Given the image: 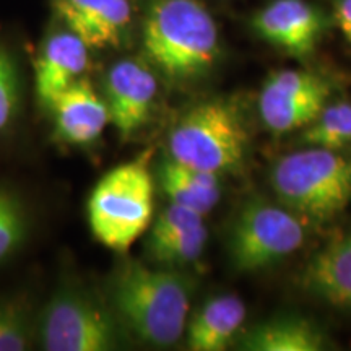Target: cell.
Wrapping results in <instances>:
<instances>
[{"label": "cell", "mask_w": 351, "mask_h": 351, "mask_svg": "<svg viewBox=\"0 0 351 351\" xmlns=\"http://www.w3.org/2000/svg\"><path fill=\"white\" fill-rule=\"evenodd\" d=\"M158 181L173 204L194 210L202 217L212 212L221 195L217 174L191 168L169 156L161 161Z\"/></svg>", "instance_id": "9a60e30c"}, {"label": "cell", "mask_w": 351, "mask_h": 351, "mask_svg": "<svg viewBox=\"0 0 351 351\" xmlns=\"http://www.w3.org/2000/svg\"><path fill=\"white\" fill-rule=\"evenodd\" d=\"M261 36L295 57L311 56L324 32V19L306 0H274L254 16Z\"/></svg>", "instance_id": "8fae6325"}, {"label": "cell", "mask_w": 351, "mask_h": 351, "mask_svg": "<svg viewBox=\"0 0 351 351\" xmlns=\"http://www.w3.org/2000/svg\"><path fill=\"white\" fill-rule=\"evenodd\" d=\"M207 228L204 223L197 225L191 230L173 236V238L163 241V243L148 247V254L153 261L168 267H181L194 263L200 258L204 252L205 243H207Z\"/></svg>", "instance_id": "44dd1931"}, {"label": "cell", "mask_w": 351, "mask_h": 351, "mask_svg": "<svg viewBox=\"0 0 351 351\" xmlns=\"http://www.w3.org/2000/svg\"><path fill=\"white\" fill-rule=\"evenodd\" d=\"M142 41L148 62L174 82L205 75L219 54L218 26L200 0H155Z\"/></svg>", "instance_id": "7a4b0ae2"}, {"label": "cell", "mask_w": 351, "mask_h": 351, "mask_svg": "<svg viewBox=\"0 0 351 351\" xmlns=\"http://www.w3.org/2000/svg\"><path fill=\"white\" fill-rule=\"evenodd\" d=\"M330 86L307 70L285 69L270 73L258 96V111L271 132L285 134L309 125L326 108Z\"/></svg>", "instance_id": "ba28073f"}, {"label": "cell", "mask_w": 351, "mask_h": 351, "mask_svg": "<svg viewBox=\"0 0 351 351\" xmlns=\"http://www.w3.org/2000/svg\"><path fill=\"white\" fill-rule=\"evenodd\" d=\"M90 65V47L72 33L62 29L46 39L34 65V88L39 103L51 109L70 85L78 82Z\"/></svg>", "instance_id": "7c38bea8"}, {"label": "cell", "mask_w": 351, "mask_h": 351, "mask_svg": "<svg viewBox=\"0 0 351 351\" xmlns=\"http://www.w3.org/2000/svg\"><path fill=\"white\" fill-rule=\"evenodd\" d=\"M156 95V77L147 62L122 59L109 67L104 78V101L111 124L122 138H130L148 124Z\"/></svg>", "instance_id": "9c48e42d"}, {"label": "cell", "mask_w": 351, "mask_h": 351, "mask_svg": "<svg viewBox=\"0 0 351 351\" xmlns=\"http://www.w3.org/2000/svg\"><path fill=\"white\" fill-rule=\"evenodd\" d=\"M304 280L315 295L351 307V234L324 249L309 263Z\"/></svg>", "instance_id": "e0dca14e"}, {"label": "cell", "mask_w": 351, "mask_h": 351, "mask_svg": "<svg viewBox=\"0 0 351 351\" xmlns=\"http://www.w3.org/2000/svg\"><path fill=\"white\" fill-rule=\"evenodd\" d=\"M155 182L148 158L140 156L99 179L88 199V221L101 244L125 254L153 221Z\"/></svg>", "instance_id": "277c9868"}, {"label": "cell", "mask_w": 351, "mask_h": 351, "mask_svg": "<svg viewBox=\"0 0 351 351\" xmlns=\"http://www.w3.org/2000/svg\"><path fill=\"white\" fill-rule=\"evenodd\" d=\"M271 186L285 207L307 221L324 223L351 202V156L309 147L280 158Z\"/></svg>", "instance_id": "3957f363"}, {"label": "cell", "mask_w": 351, "mask_h": 351, "mask_svg": "<svg viewBox=\"0 0 351 351\" xmlns=\"http://www.w3.org/2000/svg\"><path fill=\"white\" fill-rule=\"evenodd\" d=\"M57 16L90 49H119L134 23L130 0H54Z\"/></svg>", "instance_id": "30bf717a"}, {"label": "cell", "mask_w": 351, "mask_h": 351, "mask_svg": "<svg viewBox=\"0 0 351 351\" xmlns=\"http://www.w3.org/2000/svg\"><path fill=\"white\" fill-rule=\"evenodd\" d=\"M245 320L244 302L234 295H219L205 301L186 327L187 348L223 351Z\"/></svg>", "instance_id": "5bb4252c"}, {"label": "cell", "mask_w": 351, "mask_h": 351, "mask_svg": "<svg viewBox=\"0 0 351 351\" xmlns=\"http://www.w3.org/2000/svg\"><path fill=\"white\" fill-rule=\"evenodd\" d=\"M304 129L301 140L309 147L327 150L351 147V103L326 106Z\"/></svg>", "instance_id": "ac0fdd59"}, {"label": "cell", "mask_w": 351, "mask_h": 351, "mask_svg": "<svg viewBox=\"0 0 351 351\" xmlns=\"http://www.w3.org/2000/svg\"><path fill=\"white\" fill-rule=\"evenodd\" d=\"M32 313L19 298L0 300V351H23L32 345Z\"/></svg>", "instance_id": "ffe728a7"}, {"label": "cell", "mask_w": 351, "mask_h": 351, "mask_svg": "<svg viewBox=\"0 0 351 351\" xmlns=\"http://www.w3.org/2000/svg\"><path fill=\"white\" fill-rule=\"evenodd\" d=\"M333 16H335L341 34L351 46V0H335Z\"/></svg>", "instance_id": "cb8c5ba5"}, {"label": "cell", "mask_w": 351, "mask_h": 351, "mask_svg": "<svg viewBox=\"0 0 351 351\" xmlns=\"http://www.w3.org/2000/svg\"><path fill=\"white\" fill-rule=\"evenodd\" d=\"M21 78L13 56L0 46V134L5 132L20 112Z\"/></svg>", "instance_id": "7402d4cb"}, {"label": "cell", "mask_w": 351, "mask_h": 351, "mask_svg": "<svg viewBox=\"0 0 351 351\" xmlns=\"http://www.w3.org/2000/svg\"><path fill=\"white\" fill-rule=\"evenodd\" d=\"M245 148L247 130L239 109L225 99L192 106L176 122L168 138L169 158L217 176L238 171Z\"/></svg>", "instance_id": "5b68a950"}, {"label": "cell", "mask_w": 351, "mask_h": 351, "mask_svg": "<svg viewBox=\"0 0 351 351\" xmlns=\"http://www.w3.org/2000/svg\"><path fill=\"white\" fill-rule=\"evenodd\" d=\"M51 111L57 137L78 147L95 143L111 124L106 101L85 78L70 85L54 101Z\"/></svg>", "instance_id": "4fadbf2b"}, {"label": "cell", "mask_w": 351, "mask_h": 351, "mask_svg": "<svg viewBox=\"0 0 351 351\" xmlns=\"http://www.w3.org/2000/svg\"><path fill=\"white\" fill-rule=\"evenodd\" d=\"M302 218L263 199L241 208L230 236V257L239 271L262 270L291 256L304 243Z\"/></svg>", "instance_id": "52a82bcc"}, {"label": "cell", "mask_w": 351, "mask_h": 351, "mask_svg": "<svg viewBox=\"0 0 351 351\" xmlns=\"http://www.w3.org/2000/svg\"><path fill=\"white\" fill-rule=\"evenodd\" d=\"M241 348L249 351H319L324 337L309 320L285 315L252 327L241 340Z\"/></svg>", "instance_id": "2e32d148"}, {"label": "cell", "mask_w": 351, "mask_h": 351, "mask_svg": "<svg viewBox=\"0 0 351 351\" xmlns=\"http://www.w3.org/2000/svg\"><path fill=\"white\" fill-rule=\"evenodd\" d=\"M119 330L108 300L77 285H62L39 314V343L46 351L114 350Z\"/></svg>", "instance_id": "8992f818"}, {"label": "cell", "mask_w": 351, "mask_h": 351, "mask_svg": "<svg viewBox=\"0 0 351 351\" xmlns=\"http://www.w3.org/2000/svg\"><path fill=\"white\" fill-rule=\"evenodd\" d=\"M108 304L122 330L150 346H171L186 333L191 285L168 269L121 263L108 282Z\"/></svg>", "instance_id": "6da1fadb"}, {"label": "cell", "mask_w": 351, "mask_h": 351, "mask_svg": "<svg viewBox=\"0 0 351 351\" xmlns=\"http://www.w3.org/2000/svg\"><path fill=\"white\" fill-rule=\"evenodd\" d=\"M29 234V213L19 194L0 186V263L23 247Z\"/></svg>", "instance_id": "d6986e66"}, {"label": "cell", "mask_w": 351, "mask_h": 351, "mask_svg": "<svg viewBox=\"0 0 351 351\" xmlns=\"http://www.w3.org/2000/svg\"><path fill=\"white\" fill-rule=\"evenodd\" d=\"M200 223H204V217L200 213L171 202L168 207L158 215L155 223L150 228L147 249L163 243V241L173 238V236L181 234V232L191 230V228L200 225Z\"/></svg>", "instance_id": "603a6c76"}]
</instances>
